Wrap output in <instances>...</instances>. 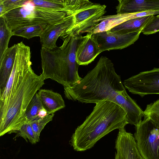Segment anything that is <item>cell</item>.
Segmentation results:
<instances>
[{
  "label": "cell",
  "instance_id": "obj_12",
  "mask_svg": "<svg viewBox=\"0 0 159 159\" xmlns=\"http://www.w3.org/2000/svg\"><path fill=\"white\" fill-rule=\"evenodd\" d=\"M74 14L49 26L40 37L42 47L52 50L57 47L56 43L58 38L70 30L74 25Z\"/></svg>",
  "mask_w": 159,
  "mask_h": 159
},
{
  "label": "cell",
  "instance_id": "obj_7",
  "mask_svg": "<svg viewBox=\"0 0 159 159\" xmlns=\"http://www.w3.org/2000/svg\"><path fill=\"white\" fill-rule=\"evenodd\" d=\"M106 8L104 4L84 0L74 12V26L66 33L76 36L88 33L98 24L97 21L106 13Z\"/></svg>",
  "mask_w": 159,
  "mask_h": 159
},
{
  "label": "cell",
  "instance_id": "obj_22",
  "mask_svg": "<svg viewBox=\"0 0 159 159\" xmlns=\"http://www.w3.org/2000/svg\"><path fill=\"white\" fill-rule=\"evenodd\" d=\"M14 133H16L14 139L21 137L28 142L27 139L32 144L38 142L37 140L32 128L30 122H25L18 130Z\"/></svg>",
  "mask_w": 159,
  "mask_h": 159
},
{
  "label": "cell",
  "instance_id": "obj_21",
  "mask_svg": "<svg viewBox=\"0 0 159 159\" xmlns=\"http://www.w3.org/2000/svg\"><path fill=\"white\" fill-rule=\"evenodd\" d=\"M144 111V116L159 129V99L147 105Z\"/></svg>",
  "mask_w": 159,
  "mask_h": 159
},
{
  "label": "cell",
  "instance_id": "obj_25",
  "mask_svg": "<svg viewBox=\"0 0 159 159\" xmlns=\"http://www.w3.org/2000/svg\"><path fill=\"white\" fill-rule=\"evenodd\" d=\"M1 0L4 6V14L8 11L20 7L23 1V0Z\"/></svg>",
  "mask_w": 159,
  "mask_h": 159
},
{
  "label": "cell",
  "instance_id": "obj_9",
  "mask_svg": "<svg viewBox=\"0 0 159 159\" xmlns=\"http://www.w3.org/2000/svg\"><path fill=\"white\" fill-rule=\"evenodd\" d=\"M142 31L127 33L112 32L109 30L93 34L101 52L121 49L133 44L139 38Z\"/></svg>",
  "mask_w": 159,
  "mask_h": 159
},
{
  "label": "cell",
  "instance_id": "obj_8",
  "mask_svg": "<svg viewBox=\"0 0 159 159\" xmlns=\"http://www.w3.org/2000/svg\"><path fill=\"white\" fill-rule=\"evenodd\" d=\"M123 84L129 92L142 97L159 94V68L141 72L125 80Z\"/></svg>",
  "mask_w": 159,
  "mask_h": 159
},
{
  "label": "cell",
  "instance_id": "obj_10",
  "mask_svg": "<svg viewBox=\"0 0 159 159\" xmlns=\"http://www.w3.org/2000/svg\"><path fill=\"white\" fill-rule=\"evenodd\" d=\"M115 159H143L137 149L134 136L125 128L119 129L115 141Z\"/></svg>",
  "mask_w": 159,
  "mask_h": 159
},
{
  "label": "cell",
  "instance_id": "obj_18",
  "mask_svg": "<svg viewBox=\"0 0 159 159\" xmlns=\"http://www.w3.org/2000/svg\"><path fill=\"white\" fill-rule=\"evenodd\" d=\"M51 25H45L31 26L12 31V33L13 35L20 36L27 39L36 36L40 37Z\"/></svg>",
  "mask_w": 159,
  "mask_h": 159
},
{
  "label": "cell",
  "instance_id": "obj_23",
  "mask_svg": "<svg viewBox=\"0 0 159 159\" xmlns=\"http://www.w3.org/2000/svg\"><path fill=\"white\" fill-rule=\"evenodd\" d=\"M54 114L47 115L43 118H37L30 122L35 137L39 142L40 133L46 125L52 120Z\"/></svg>",
  "mask_w": 159,
  "mask_h": 159
},
{
  "label": "cell",
  "instance_id": "obj_11",
  "mask_svg": "<svg viewBox=\"0 0 159 159\" xmlns=\"http://www.w3.org/2000/svg\"><path fill=\"white\" fill-rule=\"evenodd\" d=\"M101 53L93 34L81 36L75 52L76 61L79 66L88 65Z\"/></svg>",
  "mask_w": 159,
  "mask_h": 159
},
{
  "label": "cell",
  "instance_id": "obj_5",
  "mask_svg": "<svg viewBox=\"0 0 159 159\" xmlns=\"http://www.w3.org/2000/svg\"><path fill=\"white\" fill-rule=\"evenodd\" d=\"M74 11L39 6L33 0H23L21 6L2 16L11 32L35 25H52L73 15Z\"/></svg>",
  "mask_w": 159,
  "mask_h": 159
},
{
  "label": "cell",
  "instance_id": "obj_14",
  "mask_svg": "<svg viewBox=\"0 0 159 159\" xmlns=\"http://www.w3.org/2000/svg\"><path fill=\"white\" fill-rule=\"evenodd\" d=\"M37 93L43 107L48 114H54L65 107L64 100L58 93L49 89H40Z\"/></svg>",
  "mask_w": 159,
  "mask_h": 159
},
{
  "label": "cell",
  "instance_id": "obj_4",
  "mask_svg": "<svg viewBox=\"0 0 159 159\" xmlns=\"http://www.w3.org/2000/svg\"><path fill=\"white\" fill-rule=\"evenodd\" d=\"M81 35L65 33L60 37L63 41L61 46L52 50L42 47L41 74L45 80L50 78L65 87L72 86L82 79L78 74L79 65L75 55Z\"/></svg>",
  "mask_w": 159,
  "mask_h": 159
},
{
  "label": "cell",
  "instance_id": "obj_17",
  "mask_svg": "<svg viewBox=\"0 0 159 159\" xmlns=\"http://www.w3.org/2000/svg\"><path fill=\"white\" fill-rule=\"evenodd\" d=\"M37 6L57 10H76L80 3V0H33Z\"/></svg>",
  "mask_w": 159,
  "mask_h": 159
},
{
  "label": "cell",
  "instance_id": "obj_3",
  "mask_svg": "<svg viewBox=\"0 0 159 159\" xmlns=\"http://www.w3.org/2000/svg\"><path fill=\"white\" fill-rule=\"evenodd\" d=\"M95 104L92 112L71 137L70 144L76 151L91 148L111 131L124 128L128 124L125 112L118 105L108 101Z\"/></svg>",
  "mask_w": 159,
  "mask_h": 159
},
{
  "label": "cell",
  "instance_id": "obj_26",
  "mask_svg": "<svg viewBox=\"0 0 159 159\" xmlns=\"http://www.w3.org/2000/svg\"><path fill=\"white\" fill-rule=\"evenodd\" d=\"M48 114L46 110L43 108L39 112L38 115V117L39 118H43Z\"/></svg>",
  "mask_w": 159,
  "mask_h": 159
},
{
  "label": "cell",
  "instance_id": "obj_20",
  "mask_svg": "<svg viewBox=\"0 0 159 159\" xmlns=\"http://www.w3.org/2000/svg\"><path fill=\"white\" fill-rule=\"evenodd\" d=\"M43 108L37 93L28 105L25 112V122H30L38 118L39 111Z\"/></svg>",
  "mask_w": 159,
  "mask_h": 159
},
{
  "label": "cell",
  "instance_id": "obj_24",
  "mask_svg": "<svg viewBox=\"0 0 159 159\" xmlns=\"http://www.w3.org/2000/svg\"><path fill=\"white\" fill-rule=\"evenodd\" d=\"M159 31V14L153 15L143 29L141 32L145 35L155 34Z\"/></svg>",
  "mask_w": 159,
  "mask_h": 159
},
{
  "label": "cell",
  "instance_id": "obj_15",
  "mask_svg": "<svg viewBox=\"0 0 159 159\" xmlns=\"http://www.w3.org/2000/svg\"><path fill=\"white\" fill-rule=\"evenodd\" d=\"M16 44L8 48L0 59V90L5 87L13 68L16 52Z\"/></svg>",
  "mask_w": 159,
  "mask_h": 159
},
{
  "label": "cell",
  "instance_id": "obj_27",
  "mask_svg": "<svg viewBox=\"0 0 159 159\" xmlns=\"http://www.w3.org/2000/svg\"></svg>",
  "mask_w": 159,
  "mask_h": 159
},
{
  "label": "cell",
  "instance_id": "obj_6",
  "mask_svg": "<svg viewBox=\"0 0 159 159\" xmlns=\"http://www.w3.org/2000/svg\"><path fill=\"white\" fill-rule=\"evenodd\" d=\"M135 125L134 137L143 159H159V129L144 116Z\"/></svg>",
  "mask_w": 159,
  "mask_h": 159
},
{
  "label": "cell",
  "instance_id": "obj_2",
  "mask_svg": "<svg viewBox=\"0 0 159 159\" xmlns=\"http://www.w3.org/2000/svg\"><path fill=\"white\" fill-rule=\"evenodd\" d=\"M65 97L81 103H94L103 101L113 102L125 112L128 124L134 125L144 116V111L127 94L111 61L100 57L95 67L78 83L64 87Z\"/></svg>",
  "mask_w": 159,
  "mask_h": 159
},
{
  "label": "cell",
  "instance_id": "obj_1",
  "mask_svg": "<svg viewBox=\"0 0 159 159\" xmlns=\"http://www.w3.org/2000/svg\"><path fill=\"white\" fill-rule=\"evenodd\" d=\"M15 60L5 88L0 90V136L19 130L26 121L25 112L31 100L43 85L42 74L32 69L30 47L16 44Z\"/></svg>",
  "mask_w": 159,
  "mask_h": 159
},
{
  "label": "cell",
  "instance_id": "obj_13",
  "mask_svg": "<svg viewBox=\"0 0 159 159\" xmlns=\"http://www.w3.org/2000/svg\"><path fill=\"white\" fill-rule=\"evenodd\" d=\"M117 14L159 11V0H119Z\"/></svg>",
  "mask_w": 159,
  "mask_h": 159
},
{
  "label": "cell",
  "instance_id": "obj_19",
  "mask_svg": "<svg viewBox=\"0 0 159 159\" xmlns=\"http://www.w3.org/2000/svg\"><path fill=\"white\" fill-rule=\"evenodd\" d=\"M13 36L4 17H0V59L8 48L11 37Z\"/></svg>",
  "mask_w": 159,
  "mask_h": 159
},
{
  "label": "cell",
  "instance_id": "obj_16",
  "mask_svg": "<svg viewBox=\"0 0 159 159\" xmlns=\"http://www.w3.org/2000/svg\"><path fill=\"white\" fill-rule=\"evenodd\" d=\"M152 16V15L148 16L128 20L109 30L112 32L121 33H127L142 31Z\"/></svg>",
  "mask_w": 159,
  "mask_h": 159
}]
</instances>
